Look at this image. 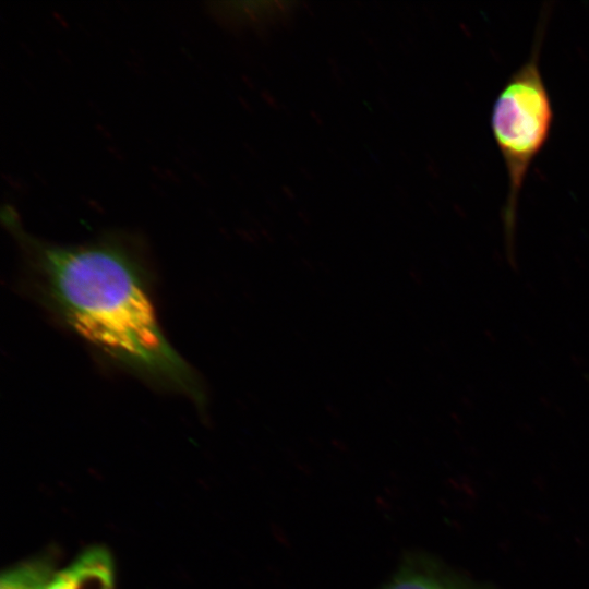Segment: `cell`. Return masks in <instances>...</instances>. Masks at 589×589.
I'll return each instance as SVG.
<instances>
[{"label":"cell","mask_w":589,"mask_h":589,"mask_svg":"<svg viewBox=\"0 0 589 589\" xmlns=\"http://www.w3.org/2000/svg\"><path fill=\"white\" fill-rule=\"evenodd\" d=\"M53 574L50 562L34 560L3 573L0 589H44Z\"/></svg>","instance_id":"277c9868"},{"label":"cell","mask_w":589,"mask_h":589,"mask_svg":"<svg viewBox=\"0 0 589 589\" xmlns=\"http://www.w3.org/2000/svg\"><path fill=\"white\" fill-rule=\"evenodd\" d=\"M543 25L528 59L512 73L491 112V129L505 164L507 194L503 221L507 245L513 247L519 194L534 158L551 133L553 107L540 67Z\"/></svg>","instance_id":"7a4b0ae2"},{"label":"cell","mask_w":589,"mask_h":589,"mask_svg":"<svg viewBox=\"0 0 589 589\" xmlns=\"http://www.w3.org/2000/svg\"><path fill=\"white\" fill-rule=\"evenodd\" d=\"M110 554L103 548L83 552L68 567L57 572L44 589H113Z\"/></svg>","instance_id":"3957f363"},{"label":"cell","mask_w":589,"mask_h":589,"mask_svg":"<svg viewBox=\"0 0 589 589\" xmlns=\"http://www.w3.org/2000/svg\"><path fill=\"white\" fill-rule=\"evenodd\" d=\"M1 220L20 250L35 297L57 321L115 365L204 405L199 376L160 326L136 237L110 232L60 244L25 230L11 205L2 207Z\"/></svg>","instance_id":"6da1fadb"},{"label":"cell","mask_w":589,"mask_h":589,"mask_svg":"<svg viewBox=\"0 0 589 589\" xmlns=\"http://www.w3.org/2000/svg\"><path fill=\"white\" fill-rule=\"evenodd\" d=\"M382 589H462L428 566L409 565L400 569Z\"/></svg>","instance_id":"5b68a950"}]
</instances>
